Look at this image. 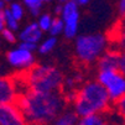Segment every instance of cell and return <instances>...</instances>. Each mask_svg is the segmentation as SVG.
Here are the masks:
<instances>
[{
  "instance_id": "6da1fadb",
  "label": "cell",
  "mask_w": 125,
  "mask_h": 125,
  "mask_svg": "<svg viewBox=\"0 0 125 125\" xmlns=\"http://www.w3.org/2000/svg\"><path fill=\"white\" fill-rule=\"evenodd\" d=\"M15 103L30 125H50L68 108V103L62 92L42 93L27 91L19 94Z\"/></svg>"
},
{
  "instance_id": "7a4b0ae2",
  "label": "cell",
  "mask_w": 125,
  "mask_h": 125,
  "mask_svg": "<svg viewBox=\"0 0 125 125\" xmlns=\"http://www.w3.org/2000/svg\"><path fill=\"white\" fill-rule=\"evenodd\" d=\"M112 104L105 88L98 81H89L83 83L76 92L72 109L79 118H85L108 113Z\"/></svg>"
},
{
  "instance_id": "3957f363",
  "label": "cell",
  "mask_w": 125,
  "mask_h": 125,
  "mask_svg": "<svg viewBox=\"0 0 125 125\" xmlns=\"http://www.w3.org/2000/svg\"><path fill=\"white\" fill-rule=\"evenodd\" d=\"M64 76L61 71L50 64H35L27 72H24L22 83L26 85V91L52 93L62 92Z\"/></svg>"
},
{
  "instance_id": "277c9868",
  "label": "cell",
  "mask_w": 125,
  "mask_h": 125,
  "mask_svg": "<svg viewBox=\"0 0 125 125\" xmlns=\"http://www.w3.org/2000/svg\"><path fill=\"white\" fill-rule=\"evenodd\" d=\"M109 39L104 33H84L76 37L74 52L79 62L91 64L97 62L109 48Z\"/></svg>"
},
{
  "instance_id": "5b68a950",
  "label": "cell",
  "mask_w": 125,
  "mask_h": 125,
  "mask_svg": "<svg viewBox=\"0 0 125 125\" xmlns=\"http://www.w3.org/2000/svg\"><path fill=\"white\" fill-rule=\"evenodd\" d=\"M97 81L105 88L113 104L125 95V76L118 69L98 71Z\"/></svg>"
},
{
  "instance_id": "8992f818",
  "label": "cell",
  "mask_w": 125,
  "mask_h": 125,
  "mask_svg": "<svg viewBox=\"0 0 125 125\" xmlns=\"http://www.w3.org/2000/svg\"><path fill=\"white\" fill-rule=\"evenodd\" d=\"M78 5L74 0H71L67 4L62 5L61 19L64 22V31L63 35L67 39L77 37L78 29H79V11Z\"/></svg>"
},
{
  "instance_id": "52a82bcc",
  "label": "cell",
  "mask_w": 125,
  "mask_h": 125,
  "mask_svg": "<svg viewBox=\"0 0 125 125\" xmlns=\"http://www.w3.org/2000/svg\"><path fill=\"white\" fill-rule=\"evenodd\" d=\"M0 125H30L16 103L0 105Z\"/></svg>"
},
{
  "instance_id": "ba28073f",
  "label": "cell",
  "mask_w": 125,
  "mask_h": 125,
  "mask_svg": "<svg viewBox=\"0 0 125 125\" xmlns=\"http://www.w3.org/2000/svg\"><path fill=\"white\" fill-rule=\"evenodd\" d=\"M8 62L19 69H31L35 66V56L32 52H29L24 48L16 47L14 50H10L6 55Z\"/></svg>"
},
{
  "instance_id": "9c48e42d",
  "label": "cell",
  "mask_w": 125,
  "mask_h": 125,
  "mask_svg": "<svg viewBox=\"0 0 125 125\" xmlns=\"http://www.w3.org/2000/svg\"><path fill=\"white\" fill-rule=\"evenodd\" d=\"M19 97V89L14 78L0 76V105L15 103Z\"/></svg>"
},
{
  "instance_id": "30bf717a",
  "label": "cell",
  "mask_w": 125,
  "mask_h": 125,
  "mask_svg": "<svg viewBox=\"0 0 125 125\" xmlns=\"http://www.w3.org/2000/svg\"><path fill=\"white\" fill-rule=\"evenodd\" d=\"M106 36L109 39V42L114 43V48L119 51L125 50V15L120 16L118 22H115Z\"/></svg>"
},
{
  "instance_id": "8fae6325",
  "label": "cell",
  "mask_w": 125,
  "mask_h": 125,
  "mask_svg": "<svg viewBox=\"0 0 125 125\" xmlns=\"http://www.w3.org/2000/svg\"><path fill=\"white\" fill-rule=\"evenodd\" d=\"M119 50L110 47L106 50L100 58L97 61V69L98 71H114L118 69V61H119Z\"/></svg>"
},
{
  "instance_id": "7c38bea8",
  "label": "cell",
  "mask_w": 125,
  "mask_h": 125,
  "mask_svg": "<svg viewBox=\"0 0 125 125\" xmlns=\"http://www.w3.org/2000/svg\"><path fill=\"white\" fill-rule=\"evenodd\" d=\"M42 35H43V32L39 27L37 22H30L19 33V40L21 42L39 45V42L42 40Z\"/></svg>"
},
{
  "instance_id": "4fadbf2b",
  "label": "cell",
  "mask_w": 125,
  "mask_h": 125,
  "mask_svg": "<svg viewBox=\"0 0 125 125\" xmlns=\"http://www.w3.org/2000/svg\"><path fill=\"white\" fill-rule=\"evenodd\" d=\"M79 119L72 108H66L50 125H77Z\"/></svg>"
},
{
  "instance_id": "5bb4252c",
  "label": "cell",
  "mask_w": 125,
  "mask_h": 125,
  "mask_svg": "<svg viewBox=\"0 0 125 125\" xmlns=\"http://www.w3.org/2000/svg\"><path fill=\"white\" fill-rule=\"evenodd\" d=\"M77 125H110V124L106 115L102 114V115H91V116L81 118Z\"/></svg>"
},
{
  "instance_id": "9a60e30c",
  "label": "cell",
  "mask_w": 125,
  "mask_h": 125,
  "mask_svg": "<svg viewBox=\"0 0 125 125\" xmlns=\"http://www.w3.org/2000/svg\"><path fill=\"white\" fill-rule=\"evenodd\" d=\"M56 45H57V37L50 36L46 40L40 42V45L37 47V51H39L40 55H47V53H50L53 48L56 47Z\"/></svg>"
},
{
  "instance_id": "2e32d148",
  "label": "cell",
  "mask_w": 125,
  "mask_h": 125,
  "mask_svg": "<svg viewBox=\"0 0 125 125\" xmlns=\"http://www.w3.org/2000/svg\"><path fill=\"white\" fill-rule=\"evenodd\" d=\"M64 31V22L61 17H53V21H52V25H51V29H50V35L53 37H57L58 35L63 33Z\"/></svg>"
},
{
  "instance_id": "e0dca14e",
  "label": "cell",
  "mask_w": 125,
  "mask_h": 125,
  "mask_svg": "<svg viewBox=\"0 0 125 125\" xmlns=\"http://www.w3.org/2000/svg\"><path fill=\"white\" fill-rule=\"evenodd\" d=\"M22 1H24L25 6L30 10L32 16H40V12H41V9L43 5L41 0H22Z\"/></svg>"
},
{
  "instance_id": "ac0fdd59",
  "label": "cell",
  "mask_w": 125,
  "mask_h": 125,
  "mask_svg": "<svg viewBox=\"0 0 125 125\" xmlns=\"http://www.w3.org/2000/svg\"><path fill=\"white\" fill-rule=\"evenodd\" d=\"M52 21H53V17L50 15V14H41L39 16V20H37V25L41 29L42 32H48L50 29H51V25H52Z\"/></svg>"
},
{
  "instance_id": "d6986e66",
  "label": "cell",
  "mask_w": 125,
  "mask_h": 125,
  "mask_svg": "<svg viewBox=\"0 0 125 125\" xmlns=\"http://www.w3.org/2000/svg\"><path fill=\"white\" fill-rule=\"evenodd\" d=\"M4 17H5L6 29H9V30H11V31H14V32L19 30V21H17L15 17L11 15V12L9 11L8 8L4 10Z\"/></svg>"
},
{
  "instance_id": "ffe728a7",
  "label": "cell",
  "mask_w": 125,
  "mask_h": 125,
  "mask_svg": "<svg viewBox=\"0 0 125 125\" xmlns=\"http://www.w3.org/2000/svg\"><path fill=\"white\" fill-rule=\"evenodd\" d=\"M8 9H9V11L11 12V15L15 17L17 21H20L22 17H24V15H25V9L19 3H10V5L8 6Z\"/></svg>"
},
{
  "instance_id": "44dd1931",
  "label": "cell",
  "mask_w": 125,
  "mask_h": 125,
  "mask_svg": "<svg viewBox=\"0 0 125 125\" xmlns=\"http://www.w3.org/2000/svg\"><path fill=\"white\" fill-rule=\"evenodd\" d=\"M113 106H114L115 113L125 121V95L123 98H120L118 102H115L113 104Z\"/></svg>"
},
{
  "instance_id": "7402d4cb",
  "label": "cell",
  "mask_w": 125,
  "mask_h": 125,
  "mask_svg": "<svg viewBox=\"0 0 125 125\" xmlns=\"http://www.w3.org/2000/svg\"><path fill=\"white\" fill-rule=\"evenodd\" d=\"M0 35H1V37H3L6 42H9V43H14V42L16 41V35H15V32L11 31V30H9V29H5Z\"/></svg>"
},
{
  "instance_id": "603a6c76",
  "label": "cell",
  "mask_w": 125,
  "mask_h": 125,
  "mask_svg": "<svg viewBox=\"0 0 125 125\" xmlns=\"http://www.w3.org/2000/svg\"><path fill=\"white\" fill-rule=\"evenodd\" d=\"M118 71L125 76V50L119 52V61H118Z\"/></svg>"
},
{
  "instance_id": "cb8c5ba5",
  "label": "cell",
  "mask_w": 125,
  "mask_h": 125,
  "mask_svg": "<svg viewBox=\"0 0 125 125\" xmlns=\"http://www.w3.org/2000/svg\"><path fill=\"white\" fill-rule=\"evenodd\" d=\"M17 47H20V48H24V50H26V51H29V52H32V53H33V51H35V50H37L39 45L27 43V42H20V43H19V46H17Z\"/></svg>"
},
{
  "instance_id": "d4e9b609",
  "label": "cell",
  "mask_w": 125,
  "mask_h": 125,
  "mask_svg": "<svg viewBox=\"0 0 125 125\" xmlns=\"http://www.w3.org/2000/svg\"><path fill=\"white\" fill-rule=\"evenodd\" d=\"M118 11L120 16L125 15V0H119L118 1Z\"/></svg>"
},
{
  "instance_id": "484cf974",
  "label": "cell",
  "mask_w": 125,
  "mask_h": 125,
  "mask_svg": "<svg viewBox=\"0 0 125 125\" xmlns=\"http://www.w3.org/2000/svg\"><path fill=\"white\" fill-rule=\"evenodd\" d=\"M6 29L5 25V17H4V11H0V33Z\"/></svg>"
},
{
  "instance_id": "4316f807",
  "label": "cell",
  "mask_w": 125,
  "mask_h": 125,
  "mask_svg": "<svg viewBox=\"0 0 125 125\" xmlns=\"http://www.w3.org/2000/svg\"><path fill=\"white\" fill-rule=\"evenodd\" d=\"M74 1L77 3L78 6H84V5H87V4L91 3V0H74Z\"/></svg>"
},
{
  "instance_id": "83f0119b",
  "label": "cell",
  "mask_w": 125,
  "mask_h": 125,
  "mask_svg": "<svg viewBox=\"0 0 125 125\" xmlns=\"http://www.w3.org/2000/svg\"><path fill=\"white\" fill-rule=\"evenodd\" d=\"M6 8H8L6 6V3L4 1V0H0V11H4Z\"/></svg>"
},
{
  "instance_id": "f1b7e54d",
  "label": "cell",
  "mask_w": 125,
  "mask_h": 125,
  "mask_svg": "<svg viewBox=\"0 0 125 125\" xmlns=\"http://www.w3.org/2000/svg\"><path fill=\"white\" fill-rule=\"evenodd\" d=\"M55 12H56L57 15H60V16H61V12H62V5H60V4H58V5L55 8Z\"/></svg>"
},
{
  "instance_id": "f546056e",
  "label": "cell",
  "mask_w": 125,
  "mask_h": 125,
  "mask_svg": "<svg viewBox=\"0 0 125 125\" xmlns=\"http://www.w3.org/2000/svg\"><path fill=\"white\" fill-rule=\"evenodd\" d=\"M57 1H58L60 5H64V4H67L68 1H71V0H57Z\"/></svg>"
},
{
  "instance_id": "4dcf8cb0",
  "label": "cell",
  "mask_w": 125,
  "mask_h": 125,
  "mask_svg": "<svg viewBox=\"0 0 125 125\" xmlns=\"http://www.w3.org/2000/svg\"><path fill=\"white\" fill-rule=\"evenodd\" d=\"M41 1H42V3H50L51 0H41Z\"/></svg>"
},
{
  "instance_id": "1f68e13d",
  "label": "cell",
  "mask_w": 125,
  "mask_h": 125,
  "mask_svg": "<svg viewBox=\"0 0 125 125\" xmlns=\"http://www.w3.org/2000/svg\"><path fill=\"white\" fill-rule=\"evenodd\" d=\"M4 1H5V3H11L12 0H4Z\"/></svg>"
},
{
  "instance_id": "d6a6232c",
  "label": "cell",
  "mask_w": 125,
  "mask_h": 125,
  "mask_svg": "<svg viewBox=\"0 0 125 125\" xmlns=\"http://www.w3.org/2000/svg\"><path fill=\"white\" fill-rule=\"evenodd\" d=\"M124 125H125V123H124Z\"/></svg>"
}]
</instances>
